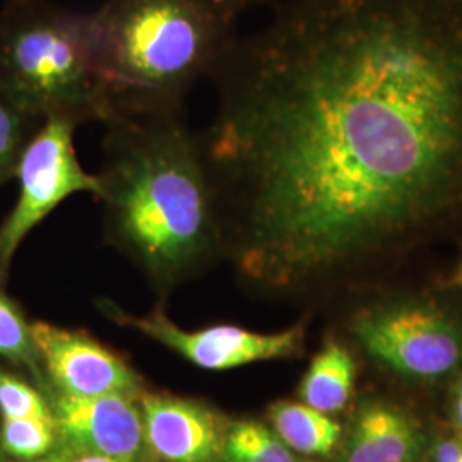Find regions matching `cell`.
<instances>
[{
    "label": "cell",
    "instance_id": "obj_16",
    "mask_svg": "<svg viewBox=\"0 0 462 462\" xmlns=\"http://www.w3.org/2000/svg\"><path fill=\"white\" fill-rule=\"evenodd\" d=\"M2 448L21 461L45 457L55 442L53 418H4Z\"/></svg>",
    "mask_w": 462,
    "mask_h": 462
},
{
    "label": "cell",
    "instance_id": "obj_26",
    "mask_svg": "<svg viewBox=\"0 0 462 462\" xmlns=\"http://www.w3.org/2000/svg\"><path fill=\"white\" fill-rule=\"evenodd\" d=\"M456 437H457V439H459V440L462 442V430L461 431H457V435H456Z\"/></svg>",
    "mask_w": 462,
    "mask_h": 462
},
{
    "label": "cell",
    "instance_id": "obj_23",
    "mask_svg": "<svg viewBox=\"0 0 462 462\" xmlns=\"http://www.w3.org/2000/svg\"><path fill=\"white\" fill-rule=\"evenodd\" d=\"M452 423L457 429V431L462 430V397H456L454 402V411H452Z\"/></svg>",
    "mask_w": 462,
    "mask_h": 462
},
{
    "label": "cell",
    "instance_id": "obj_22",
    "mask_svg": "<svg viewBox=\"0 0 462 462\" xmlns=\"http://www.w3.org/2000/svg\"><path fill=\"white\" fill-rule=\"evenodd\" d=\"M62 462H120L106 456H99V454H79L76 457L70 459H62Z\"/></svg>",
    "mask_w": 462,
    "mask_h": 462
},
{
    "label": "cell",
    "instance_id": "obj_19",
    "mask_svg": "<svg viewBox=\"0 0 462 462\" xmlns=\"http://www.w3.org/2000/svg\"><path fill=\"white\" fill-rule=\"evenodd\" d=\"M433 462H462V442L456 437L450 440H442L439 442L433 454H431Z\"/></svg>",
    "mask_w": 462,
    "mask_h": 462
},
{
    "label": "cell",
    "instance_id": "obj_15",
    "mask_svg": "<svg viewBox=\"0 0 462 462\" xmlns=\"http://www.w3.org/2000/svg\"><path fill=\"white\" fill-rule=\"evenodd\" d=\"M43 122L0 88V187L16 177L21 156Z\"/></svg>",
    "mask_w": 462,
    "mask_h": 462
},
{
    "label": "cell",
    "instance_id": "obj_10",
    "mask_svg": "<svg viewBox=\"0 0 462 462\" xmlns=\"http://www.w3.org/2000/svg\"><path fill=\"white\" fill-rule=\"evenodd\" d=\"M141 413L146 447L160 461H221L226 429L211 410L179 397L144 396Z\"/></svg>",
    "mask_w": 462,
    "mask_h": 462
},
{
    "label": "cell",
    "instance_id": "obj_8",
    "mask_svg": "<svg viewBox=\"0 0 462 462\" xmlns=\"http://www.w3.org/2000/svg\"><path fill=\"white\" fill-rule=\"evenodd\" d=\"M32 336L62 396H129L137 389L139 380L129 365L88 332L34 322Z\"/></svg>",
    "mask_w": 462,
    "mask_h": 462
},
{
    "label": "cell",
    "instance_id": "obj_21",
    "mask_svg": "<svg viewBox=\"0 0 462 462\" xmlns=\"http://www.w3.org/2000/svg\"><path fill=\"white\" fill-rule=\"evenodd\" d=\"M446 286L447 288H450L454 293H459V295H462V255L457 265L454 267V271H452L450 278L447 280Z\"/></svg>",
    "mask_w": 462,
    "mask_h": 462
},
{
    "label": "cell",
    "instance_id": "obj_1",
    "mask_svg": "<svg viewBox=\"0 0 462 462\" xmlns=\"http://www.w3.org/2000/svg\"><path fill=\"white\" fill-rule=\"evenodd\" d=\"M199 131L225 254L271 295L462 236V0H284Z\"/></svg>",
    "mask_w": 462,
    "mask_h": 462
},
{
    "label": "cell",
    "instance_id": "obj_25",
    "mask_svg": "<svg viewBox=\"0 0 462 462\" xmlns=\"http://www.w3.org/2000/svg\"><path fill=\"white\" fill-rule=\"evenodd\" d=\"M28 462H62V459H60V457H40V459Z\"/></svg>",
    "mask_w": 462,
    "mask_h": 462
},
{
    "label": "cell",
    "instance_id": "obj_17",
    "mask_svg": "<svg viewBox=\"0 0 462 462\" xmlns=\"http://www.w3.org/2000/svg\"><path fill=\"white\" fill-rule=\"evenodd\" d=\"M0 355L16 362H32L36 353L32 324L16 303L0 290Z\"/></svg>",
    "mask_w": 462,
    "mask_h": 462
},
{
    "label": "cell",
    "instance_id": "obj_18",
    "mask_svg": "<svg viewBox=\"0 0 462 462\" xmlns=\"http://www.w3.org/2000/svg\"><path fill=\"white\" fill-rule=\"evenodd\" d=\"M0 413L4 418H53L33 387L11 375H0Z\"/></svg>",
    "mask_w": 462,
    "mask_h": 462
},
{
    "label": "cell",
    "instance_id": "obj_24",
    "mask_svg": "<svg viewBox=\"0 0 462 462\" xmlns=\"http://www.w3.org/2000/svg\"><path fill=\"white\" fill-rule=\"evenodd\" d=\"M454 394H456V397H462V377L457 380V383L454 387Z\"/></svg>",
    "mask_w": 462,
    "mask_h": 462
},
{
    "label": "cell",
    "instance_id": "obj_14",
    "mask_svg": "<svg viewBox=\"0 0 462 462\" xmlns=\"http://www.w3.org/2000/svg\"><path fill=\"white\" fill-rule=\"evenodd\" d=\"M223 462H307L286 446L274 430L259 421H238L226 430Z\"/></svg>",
    "mask_w": 462,
    "mask_h": 462
},
{
    "label": "cell",
    "instance_id": "obj_7",
    "mask_svg": "<svg viewBox=\"0 0 462 462\" xmlns=\"http://www.w3.org/2000/svg\"><path fill=\"white\" fill-rule=\"evenodd\" d=\"M99 307L116 324L148 336L206 370H231L257 362L293 358L303 351L307 336L303 322L267 334L230 324L185 330L162 309H154L148 315H133L112 301H101Z\"/></svg>",
    "mask_w": 462,
    "mask_h": 462
},
{
    "label": "cell",
    "instance_id": "obj_11",
    "mask_svg": "<svg viewBox=\"0 0 462 462\" xmlns=\"http://www.w3.org/2000/svg\"><path fill=\"white\" fill-rule=\"evenodd\" d=\"M423 435L410 414L396 406L365 402L349 431L343 462H414Z\"/></svg>",
    "mask_w": 462,
    "mask_h": 462
},
{
    "label": "cell",
    "instance_id": "obj_13",
    "mask_svg": "<svg viewBox=\"0 0 462 462\" xmlns=\"http://www.w3.org/2000/svg\"><path fill=\"white\" fill-rule=\"evenodd\" d=\"M267 416L274 433L300 456H329L343 433L330 414L317 411L305 402L278 401L269 408Z\"/></svg>",
    "mask_w": 462,
    "mask_h": 462
},
{
    "label": "cell",
    "instance_id": "obj_6",
    "mask_svg": "<svg viewBox=\"0 0 462 462\" xmlns=\"http://www.w3.org/2000/svg\"><path fill=\"white\" fill-rule=\"evenodd\" d=\"M76 127L70 118L50 116L21 156L14 177L19 183L16 204L0 225V288L17 248L43 219L76 194L98 198L101 192L98 173H89L78 158Z\"/></svg>",
    "mask_w": 462,
    "mask_h": 462
},
{
    "label": "cell",
    "instance_id": "obj_2",
    "mask_svg": "<svg viewBox=\"0 0 462 462\" xmlns=\"http://www.w3.org/2000/svg\"><path fill=\"white\" fill-rule=\"evenodd\" d=\"M98 202L108 238L158 284L225 254L215 190L183 112L105 122Z\"/></svg>",
    "mask_w": 462,
    "mask_h": 462
},
{
    "label": "cell",
    "instance_id": "obj_5",
    "mask_svg": "<svg viewBox=\"0 0 462 462\" xmlns=\"http://www.w3.org/2000/svg\"><path fill=\"white\" fill-rule=\"evenodd\" d=\"M347 332L377 364L402 377L435 380L462 364V312L437 293H387L360 303Z\"/></svg>",
    "mask_w": 462,
    "mask_h": 462
},
{
    "label": "cell",
    "instance_id": "obj_4",
    "mask_svg": "<svg viewBox=\"0 0 462 462\" xmlns=\"http://www.w3.org/2000/svg\"><path fill=\"white\" fill-rule=\"evenodd\" d=\"M0 88L43 120L105 124L112 108L99 70L95 14L50 0H4Z\"/></svg>",
    "mask_w": 462,
    "mask_h": 462
},
{
    "label": "cell",
    "instance_id": "obj_3",
    "mask_svg": "<svg viewBox=\"0 0 462 462\" xmlns=\"http://www.w3.org/2000/svg\"><path fill=\"white\" fill-rule=\"evenodd\" d=\"M93 14L112 116L183 112L235 38L215 0H106Z\"/></svg>",
    "mask_w": 462,
    "mask_h": 462
},
{
    "label": "cell",
    "instance_id": "obj_12",
    "mask_svg": "<svg viewBox=\"0 0 462 462\" xmlns=\"http://www.w3.org/2000/svg\"><path fill=\"white\" fill-rule=\"evenodd\" d=\"M356 362L345 343L328 337L303 375L298 394L317 411L334 414L346 408L355 391Z\"/></svg>",
    "mask_w": 462,
    "mask_h": 462
},
{
    "label": "cell",
    "instance_id": "obj_9",
    "mask_svg": "<svg viewBox=\"0 0 462 462\" xmlns=\"http://www.w3.org/2000/svg\"><path fill=\"white\" fill-rule=\"evenodd\" d=\"M55 430L79 454H99L137 462L146 447L143 413L131 397L60 396L55 402Z\"/></svg>",
    "mask_w": 462,
    "mask_h": 462
},
{
    "label": "cell",
    "instance_id": "obj_20",
    "mask_svg": "<svg viewBox=\"0 0 462 462\" xmlns=\"http://www.w3.org/2000/svg\"><path fill=\"white\" fill-rule=\"evenodd\" d=\"M216 4L231 17L236 21L244 11H247L250 5H254L257 0H215Z\"/></svg>",
    "mask_w": 462,
    "mask_h": 462
}]
</instances>
